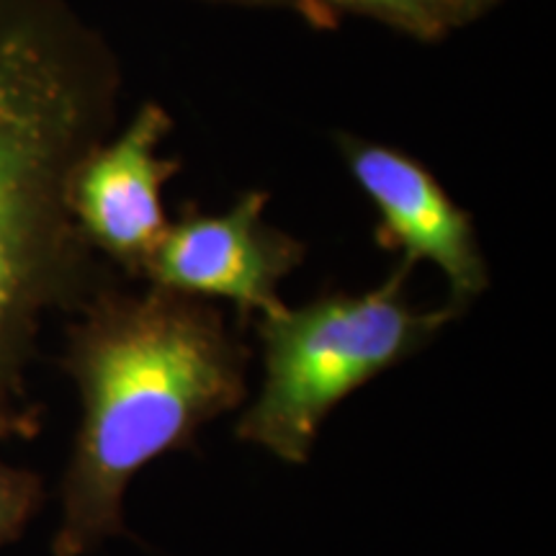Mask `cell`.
<instances>
[{
	"instance_id": "7",
	"label": "cell",
	"mask_w": 556,
	"mask_h": 556,
	"mask_svg": "<svg viewBox=\"0 0 556 556\" xmlns=\"http://www.w3.org/2000/svg\"><path fill=\"white\" fill-rule=\"evenodd\" d=\"M294 9L317 21L358 13L426 41L446 37L451 26L462 24L456 0H294Z\"/></svg>"
},
{
	"instance_id": "3",
	"label": "cell",
	"mask_w": 556,
	"mask_h": 556,
	"mask_svg": "<svg viewBox=\"0 0 556 556\" xmlns=\"http://www.w3.org/2000/svg\"><path fill=\"white\" fill-rule=\"evenodd\" d=\"M413 266L364 294H325L261 317L263 387L238 422V438L287 464H304L328 415L348 394L422 351L458 307L420 312L407 302Z\"/></svg>"
},
{
	"instance_id": "6",
	"label": "cell",
	"mask_w": 556,
	"mask_h": 556,
	"mask_svg": "<svg viewBox=\"0 0 556 556\" xmlns=\"http://www.w3.org/2000/svg\"><path fill=\"white\" fill-rule=\"evenodd\" d=\"M340 150L361 191L377 208L381 248L402 250L407 266L433 263L448 278L451 304L458 309L490 287L471 217L426 165L356 137H343Z\"/></svg>"
},
{
	"instance_id": "1",
	"label": "cell",
	"mask_w": 556,
	"mask_h": 556,
	"mask_svg": "<svg viewBox=\"0 0 556 556\" xmlns=\"http://www.w3.org/2000/svg\"><path fill=\"white\" fill-rule=\"evenodd\" d=\"M119 90L114 50L67 0H0V443L39 428L26 374L45 323L99 289L70 184Z\"/></svg>"
},
{
	"instance_id": "4",
	"label": "cell",
	"mask_w": 556,
	"mask_h": 556,
	"mask_svg": "<svg viewBox=\"0 0 556 556\" xmlns=\"http://www.w3.org/2000/svg\"><path fill=\"white\" fill-rule=\"evenodd\" d=\"M268 193L248 191L222 214L186 208L144 268L152 287L197 299H227L242 312L276 317L289 307L278 287L304 245L266 222Z\"/></svg>"
},
{
	"instance_id": "10",
	"label": "cell",
	"mask_w": 556,
	"mask_h": 556,
	"mask_svg": "<svg viewBox=\"0 0 556 556\" xmlns=\"http://www.w3.org/2000/svg\"><path fill=\"white\" fill-rule=\"evenodd\" d=\"M232 3H255V5H294V0H232Z\"/></svg>"
},
{
	"instance_id": "8",
	"label": "cell",
	"mask_w": 556,
	"mask_h": 556,
	"mask_svg": "<svg viewBox=\"0 0 556 556\" xmlns=\"http://www.w3.org/2000/svg\"><path fill=\"white\" fill-rule=\"evenodd\" d=\"M45 505V482L37 471L13 467L0 456V548L24 536Z\"/></svg>"
},
{
	"instance_id": "9",
	"label": "cell",
	"mask_w": 556,
	"mask_h": 556,
	"mask_svg": "<svg viewBox=\"0 0 556 556\" xmlns=\"http://www.w3.org/2000/svg\"><path fill=\"white\" fill-rule=\"evenodd\" d=\"M492 3H497V0H456V9L462 13V21H467L475 18L477 13H482L484 9H490Z\"/></svg>"
},
{
	"instance_id": "5",
	"label": "cell",
	"mask_w": 556,
	"mask_h": 556,
	"mask_svg": "<svg viewBox=\"0 0 556 556\" xmlns=\"http://www.w3.org/2000/svg\"><path fill=\"white\" fill-rule=\"evenodd\" d=\"M170 129L168 111L155 101L142 103L127 127L88 152L70 184V212L90 250L129 276H144L170 225L163 189L178 163L157 152Z\"/></svg>"
},
{
	"instance_id": "2",
	"label": "cell",
	"mask_w": 556,
	"mask_h": 556,
	"mask_svg": "<svg viewBox=\"0 0 556 556\" xmlns=\"http://www.w3.org/2000/svg\"><path fill=\"white\" fill-rule=\"evenodd\" d=\"M67 328L60 364L80 394L62 477L54 556H86L124 533L139 471L193 448L199 430L248 397V348L212 302L150 287L96 289Z\"/></svg>"
}]
</instances>
